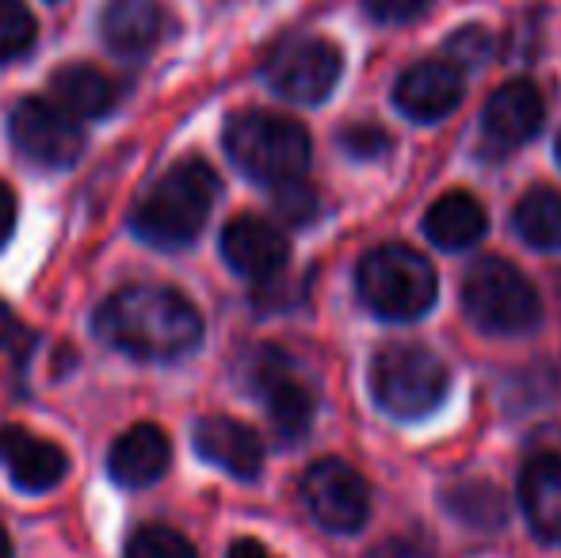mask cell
<instances>
[{"instance_id": "cell-9", "label": "cell", "mask_w": 561, "mask_h": 558, "mask_svg": "<svg viewBox=\"0 0 561 558\" xmlns=\"http://www.w3.org/2000/svg\"><path fill=\"white\" fill-rule=\"evenodd\" d=\"M340 73L344 58L329 38H298L267 61V84L295 104H321L336 89Z\"/></svg>"}, {"instance_id": "cell-16", "label": "cell", "mask_w": 561, "mask_h": 558, "mask_svg": "<svg viewBox=\"0 0 561 558\" xmlns=\"http://www.w3.org/2000/svg\"><path fill=\"white\" fill-rule=\"evenodd\" d=\"M169 459H172V444L164 436V429L141 421L134 429H126L112 444L107 470H112L118 486H149L169 470Z\"/></svg>"}, {"instance_id": "cell-20", "label": "cell", "mask_w": 561, "mask_h": 558, "mask_svg": "<svg viewBox=\"0 0 561 558\" xmlns=\"http://www.w3.org/2000/svg\"><path fill=\"white\" fill-rule=\"evenodd\" d=\"M54 96H58L61 112L73 119H100L118 104V89L107 73H100L96 66H66L54 73L50 81Z\"/></svg>"}, {"instance_id": "cell-10", "label": "cell", "mask_w": 561, "mask_h": 558, "mask_svg": "<svg viewBox=\"0 0 561 558\" xmlns=\"http://www.w3.org/2000/svg\"><path fill=\"white\" fill-rule=\"evenodd\" d=\"M252 387L264 398L267 418H272V429L283 444H295L310 432L313 413H318V398L295 375L290 360L275 349H264L252 364Z\"/></svg>"}, {"instance_id": "cell-27", "label": "cell", "mask_w": 561, "mask_h": 558, "mask_svg": "<svg viewBox=\"0 0 561 558\" xmlns=\"http://www.w3.org/2000/svg\"><path fill=\"white\" fill-rule=\"evenodd\" d=\"M378 23H409L428 8V0H363Z\"/></svg>"}, {"instance_id": "cell-22", "label": "cell", "mask_w": 561, "mask_h": 558, "mask_svg": "<svg viewBox=\"0 0 561 558\" xmlns=\"http://www.w3.org/2000/svg\"><path fill=\"white\" fill-rule=\"evenodd\" d=\"M516 234L535 249H561V192L535 187L516 203Z\"/></svg>"}, {"instance_id": "cell-2", "label": "cell", "mask_w": 561, "mask_h": 558, "mask_svg": "<svg viewBox=\"0 0 561 558\" xmlns=\"http://www.w3.org/2000/svg\"><path fill=\"white\" fill-rule=\"evenodd\" d=\"M218 200V176L203 157L180 161L157 180V187L134 210V234L149 246L176 249L199 238Z\"/></svg>"}, {"instance_id": "cell-5", "label": "cell", "mask_w": 561, "mask_h": 558, "mask_svg": "<svg viewBox=\"0 0 561 558\" xmlns=\"http://www.w3.org/2000/svg\"><path fill=\"white\" fill-rule=\"evenodd\" d=\"M447 387L450 375L444 360L421 344H393L378 352L370 364V395L398 421L428 418L447 398Z\"/></svg>"}, {"instance_id": "cell-31", "label": "cell", "mask_w": 561, "mask_h": 558, "mask_svg": "<svg viewBox=\"0 0 561 558\" xmlns=\"http://www.w3.org/2000/svg\"><path fill=\"white\" fill-rule=\"evenodd\" d=\"M229 558H279V555L267 551L260 539H237V544L229 547Z\"/></svg>"}, {"instance_id": "cell-12", "label": "cell", "mask_w": 561, "mask_h": 558, "mask_svg": "<svg viewBox=\"0 0 561 558\" xmlns=\"http://www.w3.org/2000/svg\"><path fill=\"white\" fill-rule=\"evenodd\" d=\"M0 467L8 470V478H12L20 490L43 493L66 478L69 459L50 440L35 436V432L20 429V424H4V429H0Z\"/></svg>"}, {"instance_id": "cell-4", "label": "cell", "mask_w": 561, "mask_h": 558, "mask_svg": "<svg viewBox=\"0 0 561 558\" xmlns=\"http://www.w3.org/2000/svg\"><path fill=\"white\" fill-rule=\"evenodd\" d=\"M355 287L378 318L390 321L424 318L439 295L436 269L409 246L370 249L355 269Z\"/></svg>"}, {"instance_id": "cell-14", "label": "cell", "mask_w": 561, "mask_h": 558, "mask_svg": "<svg viewBox=\"0 0 561 558\" xmlns=\"http://www.w3.org/2000/svg\"><path fill=\"white\" fill-rule=\"evenodd\" d=\"M222 257L249 280H272L287 264V238L256 215H241L222 230Z\"/></svg>"}, {"instance_id": "cell-1", "label": "cell", "mask_w": 561, "mask_h": 558, "mask_svg": "<svg viewBox=\"0 0 561 558\" xmlns=\"http://www.w3.org/2000/svg\"><path fill=\"white\" fill-rule=\"evenodd\" d=\"M96 333L138 360H176L199 344L203 318L176 287L134 283L104 303Z\"/></svg>"}, {"instance_id": "cell-33", "label": "cell", "mask_w": 561, "mask_h": 558, "mask_svg": "<svg viewBox=\"0 0 561 558\" xmlns=\"http://www.w3.org/2000/svg\"><path fill=\"white\" fill-rule=\"evenodd\" d=\"M558 161H561V135H558Z\"/></svg>"}, {"instance_id": "cell-32", "label": "cell", "mask_w": 561, "mask_h": 558, "mask_svg": "<svg viewBox=\"0 0 561 558\" xmlns=\"http://www.w3.org/2000/svg\"><path fill=\"white\" fill-rule=\"evenodd\" d=\"M0 558H12V539H8L4 528H0Z\"/></svg>"}, {"instance_id": "cell-21", "label": "cell", "mask_w": 561, "mask_h": 558, "mask_svg": "<svg viewBox=\"0 0 561 558\" xmlns=\"http://www.w3.org/2000/svg\"><path fill=\"white\" fill-rule=\"evenodd\" d=\"M439 498H444L447 513L473 532L493 536V532H501L504 524H508V501H504V493L496 490L493 482H485V478H458V482L444 486Z\"/></svg>"}, {"instance_id": "cell-23", "label": "cell", "mask_w": 561, "mask_h": 558, "mask_svg": "<svg viewBox=\"0 0 561 558\" xmlns=\"http://www.w3.org/2000/svg\"><path fill=\"white\" fill-rule=\"evenodd\" d=\"M38 27L23 0H0V61H15L35 46Z\"/></svg>"}, {"instance_id": "cell-29", "label": "cell", "mask_w": 561, "mask_h": 558, "mask_svg": "<svg viewBox=\"0 0 561 558\" xmlns=\"http://www.w3.org/2000/svg\"><path fill=\"white\" fill-rule=\"evenodd\" d=\"M35 344V337L27 333V329L20 326V321L12 318L8 310H0V349H8L15 360L27 356V349Z\"/></svg>"}, {"instance_id": "cell-17", "label": "cell", "mask_w": 561, "mask_h": 558, "mask_svg": "<svg viewBox=\"0 0 561 558\" xmlns=\"http://www.w3.org/2000/svg\"><path fill=\"white\" fill-rule=\"evenodd\" d=\"M519 505L535 536L561 544V455H535L519 475Z\"/></svg>"}, {"instance_id": "cell-24", "label": "cell", "mask_w": 561, "mask_h": 558, "mask_svg": "<svg viewBox=\"0 0 561 558\" xmlns=\"http://www.w3.org/2000/svg\"><path fill=\"white\" fill-rule=\"evenodd\" d=\"M126 558H199L192 544L180 536L176 528H164V524H149L138 528L126 544Z\"/></svg>"}, {"instance_id": "cell-28", "label": "cell", "mask_w": 561, "mask_h": 558, "mask_svg": "<svg viewBox=\"0 0 561 558\" xmlns=\"http://www.w3.org/2000/svg\"><path fill=\"white\" fill-rule=\"evenodd\" d=\"M340 141H344V149L355 157H378V153H386V146H390L386 130H378V127H352V130H344Z\"/></svg>"}, {"instance_id": "cell-7", "label": "cell", "mask_w": 561, "mask_h": 558, "mask_svg": "<svg viewBox=\"0 0 561 558\" xmlns=\"http://www.w3.org/2000/svg\"><path fill=\"white\" fill-rule=\"evenodd\" d=\"M302 501L313 521L336 536H352L370 516V490L367 478L344 459H318L302 475Z\"/></svg>"}, {"instance_id": "cell-11", "label": "cell", "mask_w": 561, "mask_h": 558, "mask_svg": "<svg viewBox=\"0 0 561 558\" xmlns=\"http://www.w3.org/2000/svg\"><path fill=\"white\" fill-rule=\"evenodd\" d=\"M542 104L539 89L531 81H508L489 96L485 123H481V146L496 153H512L516 146L531 141L542 130Z\"/></svg>"}, {"instance_id": "cell-3", "label": "cell", "mask_w": 561, "mask_h": 558, "mask_svg": "<svg viewBox=\"0 0 561 558\" xmlns=\"http://www.w3.org/2000/svg\"><path fill=\"white\" fill-rule=\"evenodd\" d=\"M226 153L249 180L279 187L287 180H302L310 164V135L287 115L241 112L226 127Z\"/></svg>"}, {"instance_id": "cell-6", "label": "cell", "mask_w": 561, "mask_h": 558, "mask_svg": "<svg viewBox=\"0 0 561 558\" xmlns=\"http://www.w3.org/2000/svg\"><path fill=\"white\" fill-rule=\"evenodd\" d=\"M466 314L485 333H527L539 326L542 306L519 269L501 257H481L462 283Z\"/></svg>"}, {"instance_id": "cell-25", "label": "cell", "mask_w": 561, "mask_h": 558, "mask_svg": "<svg viewBox=\"0 0 561 558\" xmlns=\"http://www.w3.org/2000/svg\"><path fill=\"white\" fill-rule=\"evenodd\" d=\"M493 58V35L485 27H462L450 35L447 43V61L462 73V69H478Z\"/></svg>"}, {"instance_id": "cell-8", "label": "cell", "mask_w": 561, "mask_h": 558, "mask_svg": "<svg viewBox=\"0 0 561 558\" xmlns=\"http://www.w3.org/2000/svg\"><path fill=\"white\" fill-rule=\"evenodd\" d=\"M8 130H12L15 149L43 169H66L84 149V135L73 115L46 104V100H20L12 107Z\"/></svg>"}, {"instance_id": "cell-18", "label": "cell", "mask_w": 561, "mask_h": 558, "mask_svg": "<svg viewBox=\"0 0 561 558\" xmlns=\"http://www.w3.org/2000/svg\"><path fill=\"white\" fill-rule=\"evenodd\" d=\"M164 15L157 0H112L104 8V38L115 54L138 58L161 43Z\"/></svg>"}, {"instance_id": "cell-30", "label": "cell", "mask_w": 561, "mask_h": 558, "mask_svg": "<svg viewBox=\"0 0 561 558\" xmlns=\"http://www.w3.org/2000/svg\"><path fill=\"white\" fill-rule=\"evenodd\" d=\"M12 230H15V195H12V187L0 180V249L12 238Z\"/></svg>"}, {"instance_id": "cell-19", "label": "cell", "mask_w": 561, "mask_h": 558, "mask_svg": "<svg viewBox=\"0 0 561 558\" xmlns=\"http://www.w3.org/2000/svg\"><path fill=\"white\" fill-rule=\"evenodd\" d=\"M485 207L470 192H447L424 215V234L439 249H470L485 238Z\"/></svg>"}, {"instance_id": "cell-26", "label": "cell", "mask_w": 561, "mask_h": 558, "mask_svg": "<svg viewBox=\"0 0 561 558\" xmlns=\"http://www.w3.org/2000/svg\"><path fill=\"white\" fill-rule=\"evenodd\" d=\"M275 207L283 210L287 223L306 226L313 215H318V195H313V187L302 184V180H287V184L275 187Z\"/></svg>"}, {"instance_id": "cell-15", "label": "cell", "mask_w": 561, "mask_h": 558, "mask_svg": "<svg viewBox=\"0 0 561 558\" xmlns=\"http://www.w3.org/2000/svg\"><path fill=\"white\" fill-rule=\"evenodd\" d=\"M195 452L226 475L252 482L264 470V444L249 424L233 418H203L195 424Z\"/></svg>"}, {"instance_id": "cell-13", "label": "cell", "mask_w": 561, "mask_h": 558, "mask_svg": "<svg viewBox=\"0 0 561 558\" xmlns=\"http://www.w3.org/2000/svg\"><path fill=\"white\" fill-rule=\"evenodd\" d=\"M398 107L416 123H436L447 119L458 104H462V73L450 66L447 58H432L413 66L393 89Z\"/></svg>"}]
</instances>
